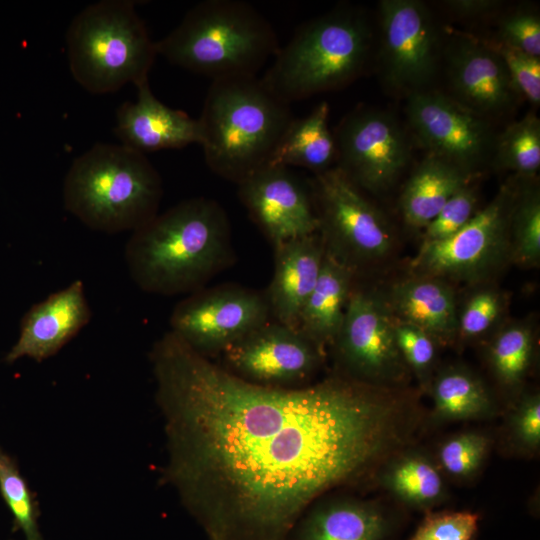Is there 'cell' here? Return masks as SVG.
Instances as JSON below:
<instances>
[{"instance_id": "cell-1", "label": "cell", "mask_w": 540, "mask_h": 540, "mask_svg": "<svg viewBox=\"0 0 540 540\" xmlns=\"http://www.w3.org/2000/svg\"><path fill=\"white\" fill-rule=\"evenodd\" d=\"M150 359L165 479L209 540H289L312 503L362 474L392 435L394 406L371 385L345 377L256 385L172 331Z\"/></svg>"}, {"instance_id": "cell-2", "label": "cell", "mask_w": 540, "mask_h": 540, "mask_svg": "<svg viewBox=\"0 0 540 540\" xmlns=\"http://www.w3.org/2000/svg\"><path fill=\"white\" fill-rule=\"evenodd\" d=\"M235 259L227 214L205 197L186 199L158 213L132 232L125 247L135 284L166 296L204 288Z\"/></svg>"}, {"instance_id": "cell-3", "label": "cell", "mask_w": 540, "mask_h": 540, "mask_svg": "<svg viewBox=\"0 0 540 540\" xmlns=\"http://www.w3.org/2000/svg\"><path fill=\"white\" fill-rule=\"evenodd\" d=\"M293 118L290 104L274 95L261 78L213 80L198 119L207 166L239 184L268 165Z\"/></svg>"}, {"instance_id": "cell-4", "label": "cell", "mask_w": 540, "mask_h": 540, "mask_svg": "<svg viewBox=\"0 0 540 540\" xmlns=\"http://www.w3.org/2000/svg\"><path fill=\"white\" fill-rule=\"evenodd\" d=\"M162 180L145 154L96 143L75 158L63 183L68 212L92 230L135 231L158 214Z\"/></svg>"}, {"instance_id": "cell-5", "label": "cell", "mask_w": 540, "mask_h": 540, "mask_svg": "<svg viewBox=\"0 0 540 540\" xmlns=\"http://www.w3.org/2000/svg\"><path fill=\"white\" fill-rule=\"evenodd\" d=\"M156 48L173 65L213 81L256 76L280 47L272 25L252 5L206 0L191 8Z\"/></svg>"}, {"instance_id": "cell-6", "label": "cell", "mask_w": 540, "mask_h": 540, "mask_svg": "<svg viewBox=\"0 0 540 540\" xmlns=\"http://www.w3.org/2000/svg\"><path fill=\"white\" fill-rule=\"evenodd\" d=\"M372 40L363 11L333 10L301 25L261 80L287 104L342 87L363 72Z\"/></svg>"}, {"instance_id": "cell-7", "label": "cell", "mask_w": 540, "mask_h": 540, "mask_svg": "<svg viewBox=\"0 0 540 540\" xmlns=\"http://www.w3.org/2000/svg\"><path fill=\"white\" fill-rule=\"evenodd\" d=\"M69 69L92 94L136 87L148 80L157 55L156 42L131 0L89 4L71 21L66 34Z\"/></svg>"}, {"instance_id": "cell-8", "label": "cell", "mask_w": 540, "mask_h": 540, "mask_svg": "<svg viewBox=\"0 0 540 540\" xmlns=\"http://www.w3.org/2000/svg\"><path fill=\"white\" fill-rule=\"evenodd\" d=\"M311 189L327 254L356 276L389 256L395 244L389 221L339 168L315 174Z\"/></svg>"}, {"instance_id": "cell-9", "label": "cell", "mask_w": 540, "mask_h": 540, "mask_svg": "<svg viewBox=\"0 0 540 540\" xmlns=\"http://www.w3.org/2000/svg\"><path fill=\"white\" fill-rule=\"evenodd\" d=\"M516 192L515 182L505 184L456 234L421 244L411 262L414 276L474 283L510 261V222Z\"/></svg>"}, {"instance_id": "cell-10", "label": "cell", "mask_w": 540, "mask_h": 540, "mask_svg": "<svg viewBox=\"0 0 540 540\" xmlns=\"http://www.w3.org/2000/svg\"><path fill=\"white\" fill-rule=\"evenodd\" d=\"M271 317L266 294L237 284H223L204 287L181 300L170 316V331L210 359Z\"/></svg>"}, {"instance_id": "cell-11", "label": "cell", "mask_w": 540, "mask_h": 540, "mask_svg": "<svg viewBox=\"0 0 540 540\" xmlns=\"http://www.w3.org/2000/svg\"><path fill=\"white\" fill-rule=\"evenodd\" d=\"M334 135L336 167L359 189H389L411 158L407 134L390 113L361 107L346 115Z\"/></svg>"}, {"instance_id": "cell-12", "label": "cell", "mask_w": 540, "mask_h": 540, "mask_svg": "<svg viewBox=\"0 0 540 540\" xmlns=\"http://www.w3.org/2000/svg\"><path fill=\"white\" fill-rule=\"evenodd\" d=\"M396 317L387 301L373 290L355 286L344 318L331 345L345 378L371 385L394 381L403 375L405 363L395 339Z\"/></svg>"}, {"instance_id": "cell-13", "label": "cell", "mask_w": 540, "mask_h": 540, "mask_svg": "<svg viewBox=\"0 0 540 540\" xmlns=\"http://www.w3.org/2000/svg\"><path fill=\"white\" fill-rule=\"evenodd\" d=\"M406 115L415 137L432 155L475 175L493 156L496 137L486 119L436 91L409 94Z\"/></svg>"}, {"instance_id": "cell-14", "label": "cell", "mask_w": 540, "mask_h": 540, "mask_svg": "<svg viewBox=\"0 0 540 540\" xmlns=\"http://www.w3.org/2000/svg\"><path fill=\"white\" fill-rule=\"evenodd\" d=\"M221 355L233 375L256 385L299 388L309 385L324 351L297 328L267 322L253 330Z\"/></svg>"}, {"instance_id": "cell-15", "label": "cell", "mask_w": 540, "mask_h": 540, "mask_svg": "<svg viewBox=\"0 0 540 540\" xmlns=\"http://www.w3.org/2000/svg\"><path fill=\"white\" fill-rule=\"evenodd\" d=\"M379 8L384 76L408 94L424 90L435 73L438 52L430 11L417 0H383Z\"/></svg>"}, {"instance_id": "cell-16", "label": "cell", "mask_w": 540, "mask_h": 540, "mask_svg": "<svg viewBox=\"0 0 540 540\" xmlns=\"http://www.w3.org/2000/svg\"><path fill=\"white\" fill-rule=\"evenodd\" d=\"M238 185V195L273 248L319 233L312 189L288 167L265 166Z\"/></svg>"}, {"instance_id": "cell-17", "label": "cell", "mask_w": 540, "mask_h": 540, "mask_svg": "<svg viewBox=\"0 0 540 540\" xmlns=\"http://www.w3.org/2000/svg\"><path fill=\"white\" fill-rule=\"evenodd\" d=\"M447 68L453 99L483 117L506 112L519 96L492 43L458 36L447 51Z\"/></svg>"}, {"instance_id": "cell-18", "label": "cell", "mask_w": 540, "mask_h": 540, "mask_svg": "<svg viewBox=\"0 0 540 540\" xmlns=\"http://www.w3.org/2000/svg\"><path fill=\"white\" fill-rule=\"evenodd\" d=\"M91 317L84 284L75 280L26 312L20 336L5 360L12 363L25 356L39 362L47 359L73 339Z\"/></svg>"}, {"instance_id": "cell-19", "label": "cell", "mask_w": 540, "mask_h": 540, "mask_svg": "<svg viewBox=\"0 0 540 540\" xmlns=\"http://www.w3.org/2000/svg\"><path fill=\"white\" fill-rule=\"evenodd\" d=\"M136 88V101L123 102L116 111L115 134L122 145L145 154L201 143L198 119L163 104L148 80Z\"/></svg>"}, {"instance_id": "cell-20", "label": "cell", "mask_w": 540, "mask_h": 540, "mask_svg": "<svg viewBox=\"0 0 540 540\" xmlns=\"http://www.w3.org/2000/svg\"><path fill=\"white\" fill-rule=\"evenodd\" d=\"M324 255L319 233L274 247V274L265 294L276 322L297 328L300 312L319 278Z\"/></svg>"}, {"instance_id": "cell-21", "label": "cell", "mask_w": 540, "mask_h": 540, "mask_svg": "<svg viewBox=\"0 0 540 540\" xmlns=\"http://www.w3.org/2000/svg\"><path fill=\"white\" fill-rule=\"evenodd\" d=\"M385 299L397 319L423 329L438 344L456 338L458 311L455 292L447 281L413 276L394 284Z\"/></svg>"}, {"instance_id": "cell-22", "label": "cell", "mask_w": 540, "mask_h": 540, "mask_svg": "<svg viewBox=\"0 0 540 540\" xmlns=\"http://www.w3.org/2000/svg\"><path fill=\"white\" fill-rule=\"evenodd\" d=\"M386 531V519L375 505L332 499L310 506L289 540H383Z\"/></svg>"}, {"instance_id": "cell-23", "label": "cell", "mask_w": 540, "mask_h": 540, "mask_svg": "<svg viewBox=\"0 0 540 540\" xmlns=\"http://www.w3.org/2000/svg\"><path fill=\"white\" fill-rule=\"evenodd\" d=\"M356 274L325 252L321 272L298 319L297 329L322 351L340 330Z\"/></svg>"}, {"instance_id": "cell-24", "label": "cell", "mask_w": 540, "mask_h": 540, "mask_svg": "<svg viewBox=\"0 0 540 540\" xmlns=\"http://www.w3.org/2000/svg\"><path fill=\"white\" fill-rule=\"evenodd\" d=\"M474 175L438 157L427 155L414 170L400 197L405 223L423 229L444 204Z\"/></svg>"}, {"instance_id": "cell-25", "label": "cell", "mask_w": 540, "mask_h": 540, "mask_svg": "<svg viewBox=\"0 0 540 540\" xmlns=\"http://www.w3.org/2000/svg\"><path fill=\"white\" fill-rule=\"evenodd\" d=\"M329 105L321 102L306 117L291 121L267 166H298L315 174L336 166V144L328 127Z\"/></svg>"}, {"instance_id": "cell-26", "label": "cell", "mask_w": 540, "mask_h": 540, "mask_svg": "<svg viewBox=\"0 0 540 540\" xmlns=\"http://www.w3.org/2000/svg\"><path fill=\"white\" fill-rule=\"evenodd\" d=\"M435 413L445 420L474 419L487 415L491 398L481 380L464 368L451 367L432 384Z\"/></svg>"}, {"instance_id": "cell-27", "label": "cell", "mask_w": 540, "mask_h": 540, "mask_svg": "<svg viewBox=\"0 0 540 540\" xmlns=\"http://www.w3.org/2000/svg\"><path fill=\"white\" fill-rule=\"evenodd\" d=\"M385 486L401 501L417 508H429L443 497L444 485L437 468L420 454H407L387 469Z\"/></svg>"}, {"instance_id": "cell-28", "label": "cell", "mask_w": 540, "mask_h": 540, "mask_svg": "<svg viewBox=\"0 0 540 540\" xmlns=\"http://www.w3.org/2000/svg\"><path fill=\"white\" fill-rule=\"evenodd\" d=\"M494 164L523 178L535 176L540 167V121L532 113L511 123L496 137Z\"/></svg>"}, {"instance_id": "cell-29", "label": "cell", "mask_w": 540, "mask_h": 540, "mask_svg": "<svg viewBox=\"0 0 540 540\" xmlns=\"http://www.w3.org/2000/svg\"><path fill=\"white\" fill-rule=\"evenodd\" d=\"M510 261L524 267L540 261V193L534 184L517 185L510 222Z\"/></svg>"}, {"instance_id": "cell-30", "label": "cell", "mask_w": 540, "mask_h": 540, "mask_svg": "<svg viewBox=\"0 0 540 540\" xmlns=\"http://www.w3.org/2000/svg\"><path fill=\"white\" fill-rule=\"evenodd\" d=\"M533 332L526 323H511L502 328L489 347V359L498 379L505 385L519 384L532 360Z\"/></svg>"}, {"instance_id": "cell-31", "label": "cell", "mask_w": 540, "mask_h": 540, "mask_svg": "<svg viewBox=\"0 0 540 540\" xmlns=\"http://www.w3.org/2000/svg\"><path fill=\"white\" fill-rule=\"evenodd\" d=\"M0 492L26 540H42L37 509L15 461L0 447Z\"/></svg>"}, {"instance_id": "cell-32", "label": "cell", "mask_w": 540, "mask_h": 540, "mask_svg": "<svg viewBox=\"0 0 540 540\" xmlns=\"http://www.w3.org/2000/svg\"><path fill=\"white\" fill-rule=\"evenodd\" d=\"M478 210V194L470 183L453 194L423 228L422 244L450 238L461 230Z\"/></svg>"}, {"instance_id": "cell-33", "label": "cell", "mask_w": 540, "mask_h": 540, "mask_svg": "<svg viewBox=\"0 0 540 540\" xmlns=\"http://www.w3.org/2000/svg\"><path fill=\"white\" fill-rule=\"evenodd\" d=\"M504 311V298L494 288H481L473 292L458 312L457 336L477 338L487 333Z\"/></svg>"}, {"instance_id": "cell-34", "label": "cell", "mask_w": 540, "mask_h": 540, "mask_svg": "<svg viewBox=\"0 0 540 540\" xmlns=\"http://www.w3.org/2000/svg\"><path fill=\"white\" fill-rule=\"evenodd\" d=\"M486 436L467 432L447 439L440 447L438 457L442 468L457 477H466L475 472L488 451Z\"/></svg>"}, {"instance_id": "cell-35", "label": "cell", "mask_w": 540, "mask_h": 540, "mask_svg": "<svg viewBox=\"0 0 540 540\" xmlns=\"http://www.w3.org/2000/svg\"><path fill=\"white\" fill-rule=\"evenodd\" d=\"M395 339L404 363L425 380L435 362L437 341L423 329L397 318Z\"/></svg>"}, {"instance_id": "cell-36", "label": "cell", "mask_w": 540, "mask_h": 540, "mask_svg": "<svg viewBox=\"0 0 540 540\" xmlns=\"http://www.w3.org/2000/svg\"><path fill=\"white\" fill-rule=\"evenodd\" d=\"M478 520L477 514L468 511L431 513L410 540H474Z\"/></svg>"}, {"instance_id": "cell-37", "label": "cell", "mask_w": 540, "mask_h": 540, "mask_svg": "<svg viewBox=\"0 0 540 540\" xmlns=\"http://www.w3.org/2000/svg\"><path fill=\"white\" fill-rule=\"evenodd\" d=\"M492 44L502 57L512 84L519 96H523L534 105H539L540 58L499 42Z\"/></svg>"}, {"instance_id": "cell-38", "label": "cell", "mask_w": 540, "mask_h": 540, "mask_svg": "<svg viewBox=\"0 0 540 540\" xmlns=\"http://www.w3.org/2000/svg\"><path fill=\"white\" fill-rule=\"evenodd\" d=\"M498 41L528 55L540 56V19L528 10L504 17L499 25Z\"/></svg>"}, {"instance_id": "cell-39", "label": "cell", "mask_w": 540, "mask_h": 540, "mask_svg": "<svg viewBox=\"0 0 540 540\" xmlns=\"http://www.w3.org/2000/svg\"><path fill=\"white\" fill-rule=\"evenodd\" d=\"M512 431L521 446L535 450L540 443V397H524L512 417Z\"/></svg>"}, {"instance_id": "cell-40", "label": "cell", "mask_w": 540, "mask_h": 540, "mask_svg": "<svg viewBox=\"0 0 540 540\" xmlns=\"http://www.w3.org/2000/svg\"><path fill=\"white\" fill-rule=\"evenodd\" d=\"M457 16L481 18L494 13L502 6L498 0H448L443 2Z\"/></svg>"}]
</instances>
